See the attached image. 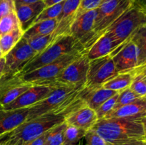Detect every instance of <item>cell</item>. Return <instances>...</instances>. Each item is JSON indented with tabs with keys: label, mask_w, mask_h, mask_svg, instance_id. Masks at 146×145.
I'll list each match as a JSON object with an SVG mask.
<instances>
[{
	"label": "cell",
	"mask_w": 146,
	"mask_h": 145,
	"mask_svg": "<svg viewBox=\"0 0 146 145\" xmlns=\"http://www.w3.org/2000/svg\"><path fill=\"white\" fill-rule=\"evenodd\" d=\"M91 129L111 145H125L143 139L144 132L141 120L103 118L98 119Z\"/></svg>",
	"instance_id": "1"
},
{
	"label": "cell",
	"mask_w": 146,
	"mask_h": 145,
	"mask_svg": "<svg viewBox=\"0 0 146 145\" xmlns=\"http://www.w3.org/2000/svg\"><path fill=\"white\" fill-rule=\"evenodd\" d=\"M76 51H86L83 45L70 34L60 36L44 51L33 57L21 70L17 76H21Z\"/></svg>",
	"instance_id": "2"
},
{
	"label": "cell",
	"mask_w": 146,
	"mask_h": 145,
	"mask_svg": "<svg viewBox=\"0 0 146 145\" xmlns=\"http://www.w3.org/2000/svg\"><path fill=\"white\" fill-rule=\"evenodd\" d=\"M83 86H61L48 97L29 108L27 121L46 114H60L79 95Z\"/></svg>",
	"instance_id": "3"
},
{
	"label": "cell",
	"mask_w": 146,
	"mask_h": 145,
	"mask_svg": "<svg viewBox=\"0 0 146 145\" xmlns=\"http://www.w3.org/2000/svg\"><path fill=\"white\" fill-rule=\"evenodd\" d=\"M64 122L65 117L61 114H46L26 121L12 131L9 143L13 145L19 142L25 145Z\"/></svg>",
	"instance_id": "4"
},
{
	"label": "cell",
	"mask_w": 146,
	"mask_h": 145,
	"mask_svg": "<svg viewBox=\"0 0 146 145\" xmlns=\"http://www.w3.org/2000/svg\"><path fill=\"white\" fill-rule=\"evenodd\" d=\"M146 25V14L134 4L118 18L105 33L111 36L120 45L131 39L134 34Z\"/></svg>",
	"instance_id": "5"
},
{
	"label": "cell",
	"mask_w": 146,
	"mask_h": 145,
	"mask_svg": "<svg viewBox=\"0 0 146 145\" xmlns=\"http://www.w3.org/2000/svg\"><path fill=\"white\" fill-rule=\"evenodd\" d=\"M86 51H76L71 53L66 54L59 59L51 63L41 67L29 73L21 75L23 81L31 85H44L50 86L61 87L58 84L54 82L55 78L62 72L63 70L76 59L78 56Z\"/></svg>",
	"instance_id": "6"
},
{
	"label": "cell",
	"mask_w": 146,
	"mask_h": 145,
	"mask_svg": "<svg viewBox=\"0 0 146 145\" xmlns=\"http://www.w3.org/2000/svg\"><path fill=\"white\" fill-rule=\"evenodd\" d=\"M135 0H106L98 9L95 22L97 38L104 34L108 28L134 4Z\"/></svg>",
	"instance_id": "7"
},
{
	"label": "cell",
	"mask_w": 146,
	"mask_h": 145,
	"mask_svg": "<svg viewBox=\"0 0 146 145\" xmlns=\"http://www.w3.org/2000/svg\"><path fill=\"white\" fill-rule=\"evenodd\" d=\"M97 14L96 9L79 14L76 17L70 28V35L74 36L86 51L98 39L95 33Z\"/></svg>",
	"instance_id": "8"
},
{
	"label": "cell",
	"mask_w": 146,
	"mask_h": 145,
	"mask_svg": "<svg viewBox=\"0 0 146 145\" xmlns=\"http://www.w3.org/2000/svg\"><path fill=\"white\" fill-rule=\"evenodd\" d=\"M89 62L86 51L84 52L63 70L62 72L55 78L54 82L62 86L86 85Z\"/></svg>",
	"instance_id": "9"
},
{
	"label": "cell",
	"mask_w": 146,
	"mask_h": 145,
	"mask_svg": "<svg viewBox=\"0 0 146 145\" xmlns=\"http://www.w3.org/2000/svg\"><path fill=\"white\" fill-rule=\"evenodd\" d=\"M118 74L111 55L90 61L86 87L103 86Z\"/></svg>",
	"instance_id": "10"
},
{
	"label": "cell",
	"mask_w": 146,
	"mask_h": 145,
	"mask_svg": "<svg viewBox=\"0 0 146 145\" xmlns=\"http://www.w3.org/2000/svg\"><path fill=\"white\" fill-rule=\"evenodd\" d=\"M36 54L29 45L27 39L22 37L15 46L4 56L5 65L1 78L17 75Z\"/></svg>",
	"instance_id": "11"
},
{
	"label": "cell",
	"mask_w": 146,
	"mask_h": 145,
	"mask_svg": "<svg viewBox=\"0 0 146 145\" xmlns=\"http://www.w3.org/2000/svg\"><path fill=\"white\" fill-rule=\"evenodd\" d=\"M58 87L50 86L44 85H33L23 92L20 96L12 102L7 105L3 109L5 110H13V109L29 108L39 101L48 97L56 88Z\"/></svg>",
	"instance_id": "12"
},
{
	"label": "cell",
	"mask_w": 146,
	"mask_h": 145,
	"mask_svg": "<svg viewBox=\"0 0 146 145\" xmlns=\"http://www.w3.org/2000/svg\"><path fill=\"white\" fill-rule=\"evenodd\" d=\"M118 73L129 72L135 69L138 64V53L131 38L120 45L111 54Z\"/></svg>",
	"instance_id": "13"
},
{
	"label": "cell",
	"mask_w": 146,
	"mask_h": 145,
	"mask_svg": "<svg viewBox=\"0 0 146 145\" xmlns=\"http://www.w3.org/2000/svg\"><path fill=\"white\" fill-rule=\"evenodd\" d=\"M31 85L16 75L1 78L0 80V109H3L12 102Z\"/></svg>",
	"instance_id": "14"
},
{
	"label": "cell",
	"mask_w": 146,
	"mask_h": 145,
	"mask_svg": "<svg viewBox=\"0 0 146 145\" xmlns=\"http://www.w3.org/2000/svg\"><path fill=\"white\" fill-rule=\"evenodd\" d=\"M97 121L98 117L96 111L86 104L76 107L65 117V122L67 125H72L86 131L91 129Z\"/></svg>",
	"instance_id": "15"
},
{
	"label": "cell",
	"mask_w": 146,
	"mask_h": 145,
	"mask_svg": "<svg viewBox=\"0 0 146 145\" xmlns=\"http://www.w3.org/2000/svg\"><path fill=\"white\" fill-rule=\"evenodd\" d=\"M82 0H65L62 10L57 18L58 23L54 34L55 38L69 34L70 28L77 16L78 8Z\"/></svg>",
	"instance_id": "16"
},
{
	"label": "cell",
	"mask_w": 146,
	"mask_h": 145,
	"mask_svg": "<svg viewBox=\"0 0 146 145\" xmlns=\"http://www.w3.org/2000/svg\"><path fill=\"white\" fill-rule=\"evenodd\" d=\"M145 116L146 96L125 106L113 109L104 118H121L141 121Z\"/></svg>",
	"instance_id": "17"
},
{
	"label": "cell",
	"mask_w": 146,
	"mask_h": 145,
	"mask_svg": "<svg viewBox=\"0 0 146 145\" xmlns=\"http://www.w3.org/2000/svg\"><path fill=\"white\" fill-rule=\"evenodd\" d=\"M29 108L5 110L0 109V136L14 130L26 122Z\"/></svg>",
	"instance_id": "18"
},
{
	"label": "cell",
	"mask_w": 146,
	"mask_h": 145,
	"mask_svg": "<svg viewBox=\"0 0 146 145\" xmlns=\"http://www.w3.org/2000/svg\"><path fill=\"white\" fill-rule=\"evenodd\" d=\"M16 14L19 22V26L23 32L34 24L36 18L45 8L44 1L30 4L15 6Z\"/></svg>",
	"instance_id": "19"
},
{
	"label": "cell",
	"mask_w": 146,
	"mask_h": 145,
	"mask_svg": "<svg viewBox=\"0 0 146 145\" xmlns=\"http://www.w3.org/2000/svg\"><path fill=\"white\" fill-rule=\"evenodd\" d=\"M118 92L106 89L102 86L97 88H87L85 86L81 91L80 98L87 106L96 110L106 100Z\"/></svg>",
	"instance_id": "20"
},
{
	"label": "cell",
	"mask_w": 146,
	"mask_h": 145,
	"mask_svg": "<svg viewBox=\"0 0 146 145\" xmlns=\"http://www.w3.org/2000/svg\"><path fill=\"white\" fill-rule=\"evenodd\" d=\"M119 47L118 43L107 33L101 36L86 51L89 61L111 55Z\"/></svg>",
	"instance_id": "21"
},
{
	"label": "cell",
	"mask_w": 146,
	"mask_h": 145,
	"mask_svg": "<svg viewBox=\"0 0 146 145\" xmlns=\"http://www.w3.org/2000/svg\"><path fill=\"white\" fill-rule=\"evenodd\" d=\"M58 23V21L57 18L44 20V21L35 23L27 31H24L23 37L26 39H28L31 37L36 36L52 34L56 28Z\"/></svg>",
	"instance_id": "22"
},
{
	"label": "cell",
	"mask_w": 146,
	"mask_h": 145,
	"mask_svg": "<svg viewBox=\"0 0 146 145\" xmlns=\"http://www.w3.org/2000/svg\"><path fill=\"white\" fill-rule=\"evenodd\" d=\"M131 41L135 44L138 53L137 67L146 64V25L140 28L131 37Z\"/></svg>",
	"instance_id": "23"
},
{
	"label": "cell",
	"mask_w": 146,
	"mask_h": 145,
	"mask_svg": "<svg viewBox=\"0 0 146 145\" xmlns=\"http://www.w3.org/2000/svg\"><path fill=\"white\" fill-rule=\"evenodd\" d=\"M133 79V75L132 72L118 73L109 81L103 85V88L111 90L121 92L123 90L130 88Z\"/></svg>",
	"instance_id": "24"
},
{
	"label": "cell",
	"mask_w": 146,
	"mask_h": 145,
	"mask_svg": "<svg viewBox=\"0 0 146 145\" xmlns=\"http://www.w3.org/2000/svg\"><path fill=\"white\" fill-rule=\"evenodd\" d=\"M23 34L24 32L22 30L20 27H18L0 37V45L4 56L15 46L16 44L23 37Z\"/></svg>",
	"instance_id": "25"
},
{
	"label": "cell",
	"mask_w": 146,
	"mask_h": 145,
	"mask_svg": "<svg viewBox=\"0 0 146 145\" xmlns=\"http://www.w3.org/2000/svg\"><path fill=\"white\" fill-rule=\"evenodd\" d=\"M87 131L72 125H67L64 131L63 145H82Z\"/></svg>",
	"instance_id": "26"
},
{
	"label": "cell",
	"mask_w": 146,
	"mask_h": 145,
	"mask_svg": "<svg viewBox=\"0 0 146 145\" xmlns=\"http://www.w3.org/2000/svg\"><path fill=\"white\" fill-rule=\"evenodd\" d=\"M67 126L66 122L59 124L47 132L44 145H63L64 141V131Z\"/></svg>",
	"instance_id": "27"
},
{
	"label": "cell",
	"mask_w": 146,
	"mask_h": 145,
	"mask_svg": "<svg viewBox=\"0 0 146 145\" xmlns=\"http://www.w3.org/2000/svg\"><path fill=\"white\" fill-rule=\"evenodd\" d=\"M56 38L54 36V33L47 35L36 36L27 39L29 45L36 53H40L46 49L50 44H52Z\"/></svg>",
	"instance_id": "28"
},
{
	"label": "cell",
	"mask_w": 146,
	"mask_h": 145,
	"mask_svg": "<svg viewBox=\"0 0 146 145\" xmlns=\"http://www.w3.org/2000/svg\"><path fill=\"white\" fill-rule=\"evenodd\" d=\"M18 27H20L19 22L16 11L9 13L0 18V37Z\"/></svg>",
	"instance_id": "29"
},
{
	"label": "cell",
	"mask_w": 146,
	"mask_h": 145,
	"mask_svg": "<svg viewBox=\"0 0 146 145\" xmlns=\"http://www.w3.org/2000/svg\"><path fill=\"white\" fill-rule=\"evenodd\" d=\"M64 1H65V0H64ZM64 1L55 4V5L51 6V7H45L44 9L40 13L39 15L37 16L36 18L34 24L39 22V21H44V20L53 19V18H58V16L61 14V10H62Z\"/></svg>",
	"instance_id": "30"
},
{
	"label": "cell",
	"mask_w": 146,
	"mask_h": 145,
	"mask_svg": "<svg viewBox=\"0 0 146 145\" xmlns=\"http://www.w3.org/2000/svg\"><path fill=\"white\" fill-rule=\"evenodd\" d=\"M143 97L139 96L136 93H135L133 91L131 90L130 88L123 90L119 92L118 98L117 99L114 109L128 105V104L135 102V101L141 99Z\"/></svg>",
	"instance_id": "31"
},
{
	"label": "cell",
	"mask_w": 146,
	"mask_h": 145,
	"mask_svg": "<svg viewBox=\"0 0 146 145\" xmlns=\"http://www.w3.org/2000/svg\"><path fill=\"white\" fill-rule=\"evenodd\" d=\"M118 94H119V92L115 94V95L112 96L111 98H108L96 110H95L96 113L97 115L98 119H103L106 115H108L110 112L113 110L114 108H115V103H116L117 99L118 98Z\"/></svg>",
	"instance_id": "32"
},
{
	"label": "cell",
	"mask_w": 146,
	"mask_h": 145,
	"mask_svg": "<svg viewBox=\"0 0 146 145\" xmlns=\"http://www.w3.org/2000/svg\"><path fill=\"white\" fill-rule=\"evenodd\" d=\"M133 79L130 86L131 90L139 96H146V80L139 74L133 73Z\"/></svg>",
	"instance_id": "33"
},
{
	"label": "cell",
	"mask_w": 146,
	"mask_h": 145,
	"mask_svg": "<svg viewBox=\"0 0 146 145\" xmlns=\"http://www.w3.org/2000/svg\"><path fill=\"white\" fill-rule=\"evenodd\" d=\"M82 145H111L92 129L87 131Z\"/></svg>",
	"instance_id": "34"
},
{
	"label": "cell",
	"mask_w": 146,
	"mask_h": 145,
	"mask_svg": "<svg viewBox=\"0 0 146 145\" xmlns=\"http://www.w3.org/2000/svg\"><path fill=\"white\" fill-rule=\"evenodd\" d=\"M106 1V0H82L77 12V16L85 11L96 9Z\"/></svg>",
	"instance_id": "35"
},
{
	"label": "cell",
	"mask_w": 146,
	"mask_h": 145,
	"mask_svg": "<svg viewBox=\"0 0 146 145\" xmlns=\"http://www.w3.org/2000/svg\"><path fill=\"white\" fill-rule=\"evenodd\" d=\"M15 11L14 0H0V18Z\"/></svg>",
	"instance_id": "36"
},
{
	"label": "cell",
	"mask_w": 146,
	"mask_h": 145,
	"mask_svg": "<svg viewBox=\"0 0 146 145\" xmlns=\"http://www.w3.org/2000/svg\"><path fill=\"white\" fill-rule=\"evenodd\" d=\"M46 134H47V132L46 133H44V134L41 135L38 137L36 138L34 140L31 141L29 143H27V144L25 145H44V142H45L46 138Z\"/></svg>",
	"instance_id": "37"
},
{
	"label": "cell",
	"mask_w": 146,
	"mask_h": 145,
	"mask_svg": "<svg viewBox=\"0 0 146 145\" xmlns=\"http://www.w3.org/2000/svg\"><path fill=\"white\" fill-rule=\"evenodd\" d=\"M11 134H12V131L1 135L0 136V145H5L7 142L9 140L10 137L11 136Z\"/></svg>",
	"instance_id": "38"
},
{
	"label": "cell",
	"mask_w": 146,
	"mask_h": 145,
	"mask_svg": "<svg viewBox=\"0 0 146 145\" xmlns=\"http://www.w3.org/2000/svg\"><path fill=\"white\" fill-rule=\"evenodd\" d=\"M44 1V0H14L15 6L23 5V4H30L38 2V1Z\"/></svg>",
	"instance_id": "39"
},
{
	"label": "cell",
	"mask_w": 146,
	"mask_h": 145,
	"mask_svg": "<svg viewBox=\"0 0 146 145\" xmlns=\"http://www.w3.org/2000/svg\"><path fill=\"white\" fill-rule=\"evenodd\" d=\"M135 4L146 14V0H135Z\"/></svg>",
	"instance_id": "40"
},
{
	"label": "cell",
	"mask_w": 146,
	"mask_h": 145,
	"mask_svg": "<svg viewBox=\"0 0 146 145\" xmlns=\"http://www.w3.org/2000/svg\"><path fill=\"white\" fill-rule=\"evenodd\" d=\"M64 1V0H44V4H45V7H48L58 4V3L62 2Z\"/></svg>",
	"instance_id": "41"
},
{
	"label": "cell",
	"mask_w": 146,
	"mask_h": 145,
	"mask_svg": "<svg viewBox=\"0 0 146 145\" xmlns=\"http://www.w3.org/2000/svg\"><path fill=\"white\" fill-rule=\"evenodd\" d=\"M4 65H5V59H4V57H2L0 58V80L3 75Z\"/></svg>",
	"instance_id": "42"
},
{
	"label": "cell",
	"mask_w": 146,
	"mask_h": 145,
	"mask_svg": "<svg viewBox=\"0 0 146 145\" xmlns=\"http://www.w3.org/2000/svg\"><path fill=\"white\" fill-rule=\"evenodd\" d=\"M125 145H146V142L143 139H141V140L133 141V142H129V143L125 144Z\"/></svg>",
	"instance_id": "43"
},
{
	"label": "cell",
	"mask_w": 146,
	"mask_h": 145,
	"mask_svg": "<svg viewBox=\"0 0 146 145\" xmlns=\"http://www.w3.org/2000/svg\"><path fill=\"white\" fill-rule=\"evenodd\" d=\"M141 122H142L143 127V132H144L143 140L146 142V116L144 118H143L142 120H141Z\"/></svg>",
	"instance_id": "44"
},
{
	"label": "cell",
	"mask_w": 146,
	"mask_h": 145,
	"mask_svg": "<svg viewBox=\"0 0 146 145\" xmlns=\"http://www.w3.org/2000/svg\"><path fill=\"white\" fill-rule=\"evenodd\" d=\"M2 57H4V54H3L2 50H1V45H0V58H2Z\"/></svg>",
	"instance_id": "45"
},
{
	"label": "cell",
	"mask_w": 146,
	"mask_h": 145,
	"mask_svg": "<svg viewBox=\"0 0 146 145\" xmlns=\"http://www.w3.org/2000/svg\"><path fill=\"white\" fill-rule=\"evenodd\" d=\"M5 145H10V144H9V142H7V144H6ZM13 145H21V144L19 143V142H17V143L14 144H13Z\"/></svg>",
	"instance_id": "46"
},
{
	"label": "cell",
	"mask_w": 146,
	"mask_h": 145,
	"mask_svg": "<svg viewBox=\"0 0 146 145\" xmlns=\"http://www.w3.org/2000/svg\"></svg>",
	"instance_id": "47"
}]
</instances>
